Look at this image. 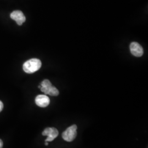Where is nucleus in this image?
<instances>
[{"instance_id":"obj_1","label":"nucleus","mask_w":148,"mask_h":148,"mask_svg":"<svg viewBox=\"0 0 148 148\" xmlns=\"http://www.w3.org/2000/svg\"><path fill=\"white\" fill-rule=\"evenodd\" d=\"M42 63L38 59H29L23 64V68L24 71L27 74H32L41 68Z\"/></svg>"},{"instance_id":"obj_2","label":"nucleus","mask_w":148,"mask_h":148,"mask_svg":"<svg viewBox=\"0 0 148 148\" xmlns=\"http://www.w3.org/2000/svg\"><path fill=\"white\" fill-rule=\"evenodd\" d=\"M77 126L73 125L68 127L63 133L62 138L66 142L73 141L77 136Z\"/></svg>"},{"instance_id":"obj_3","label":"nucleus","mask_w":148,"mask_h":148,"mask_svg":"<svg viewBox=\"0 0 148 148\" xmlns=\"http://www.w3.org/2000/svg\"><path fill=\"white\" fill-rule=\"evenodd\" d=\"M58 131L54 127H48L46 128L42 132L43 136H47L46 142H52L58 136Z\"/></svg>"},{"instance_id":"obj_4","label":"nucleus","mask_w":148,"mask_h":148,"mask_svg":"<svg viewBox=\"0 0 148 148\" xmlns=\"http://www.w3.org/2000/svg\"><path fill=\"white\" fill-rule=\"evenodd\" d=\"M11 18L16 21L18 25H21L26 21V18L21 11H14L11 13Z\"/></svg>"},{"instance_id":"obj_5","label":"nucleus","mask_w":148,"mask_h":148,"mask_svg":"<svg viewBox=\"0 0 148 148\" xmlns=\"http://www.w3.org/2000/svg\"><path fill=\"white\" fill-rule=\"evenodd\" d=\"M130 51L134 56L137 57H140L143 56L144 51L142 47L137 42H133L131 43L130 46Z\"/></svg>"},{"instance_id":"obj_6","label":"nucleus","mask_w":148,"mask_h":148,"mask_svg":"<svg viewBox=\"0 0 148 148\" xmlns=\"http://www.w3.org/2000/svg\"><path fill=\"white\" fill-rule=\"evenodd\" d=\"M35 103L41 108H46L50 103V99L46 95H38L35 98Z\"/></svg>"},{"instance_id":"obj_7","label":"nucleus","mask_w":148,"mask_h":148,"mask_svg":"<svg viewBox=\"0 0 148 148\" xmlns=\"http://www.w3.org/2000/svg\"><path fill=\"white\" fill-rule=\"evenodd\" d=\"M40 89L45 95H48L51 96H57L59 94L58 90L52 85L48 86L47 87H41Z\"/></svg>"},{"instance_id":"obj_8","label":"nucleus","mask_w":148,"mask_h":148,"mask_svg":"<svg viewBox=\"0 0 148 148\" xmlns=\"http://www.w3.org/2000/svg\"><path fill=\"white\" fill-rule=\"evenodd\" d=\"M3 109V103L0 101V112L2 111Z\"/></svg>"},{"instance_id":"obj_9","label":"nucleus","mask_w":148,"mask_h":148,"mask_svg":"<svg viewBox=\"0 0 148 148\" xmlns=\"http://www.w3.org/2000/svg\"><path fill=\"white\" fill-rule=\"evenodd\" d=\"M3 147V142L1 139H0V148H2Z\"/></svg>"},{"instance_id":"obj_10","label":"nucleus","mask_w":148,"mask_h":148,"mask_svg":"<svg viewBox=\"0 0 148 148\" xmlns=\"http://www.w3.org/2000/svg\"><path fill=\"white\" fill-rule=\"evenodd\" d=\"M48 145V143H47V142H46V143H45V145Z\"/></svg>"}]
</instances>
